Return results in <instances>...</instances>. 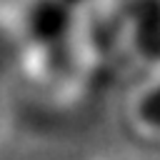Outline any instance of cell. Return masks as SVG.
<instances>
[{
    "label": "cell",
    "instance_id": "cell-1",
    "mask_svg": "<svg viewBox=\"0 0 160 160\" xmlns=\"http://www.w3.org/2000/svg\"><path fill=\"white\" fill-rule=\"evenodd\" d=\"M75 25V10L60 0H32L25 12V32L35 48L58 50L68 42Z\"/></svg>",
    "mask_w": 160,
    "mask_h": 160
},
{
    "label": "cell",
    "instance_id": "cell-2",
    "mask_svg": "<svg viewBox=\"0 0 160 160\" xmlns=\"http://www.w3.org/2000/svg\"><path fill=\"white\" fill-rule=\"evenodd\" d=\"M128 22L140 58L160 62V0H132L128 8Z\"/></svg>",
    "mask_w": 160,
    "mask_h": 160
},
{
    "label": "cell",
    "instance_id": "cell-3",
    "mask_svg": "<svg viewBox=\"0 0 160 160\" xmlns=\"http://www.w3.org/2000/svg\"><path fill=\"white\" fill-rule=\"evenodd\" d=\"M138 118L145 128L160 132V82H155L152 88H148L140 100H138Z\"/></svg>",
    "mask_w": 160,
    "mask_h": 160
},
{
    "label": "cell",
    "instance_id": "cell-4",
    "mask_svg": "<svg viewBox=\"0 0 160 160\" xmlns=\"http://www.w3.org/2000/svg\"><path fill=\"white\" fill-rule=\"evenodd\" d=\"M60 2H65L68 8H72V10L78 12V8H82V5H88L90 0H60Z\"/></svg>",
    "mask_w": 160,
    "mask_h": 160
}]
</instances>
